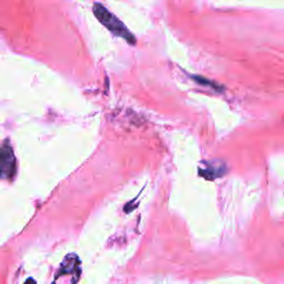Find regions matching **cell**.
Returning a JSON list of instances; mask_svg holds the SVG:
<instances>
[{
	"label": "cell",
	"mask_w": 284,
	"mask_h": 284,
	"mask_svg": "<svg viewBox=\"0 0 284 284\" xmlns=\"http://www.w3.org/2000/svg\"><path fill=\"white\" fill-rule=\"evenodd\" d=\"M191 77H192V79H194V81L199 83V85L211 87V88H213L214 90H218V91L222 90V88L219 85H216V83H214L213 81H210L208 79H205V78H203L201 76H191Z\"/></svg>",
	"instance_id": "5"
},
{
	"label": "cell",
	"mask_w": 284,
	"mask_h": 284,
	"mask_svg": "<svg viewBox=\"0 0 284 284\" xmlns=\"http://www.w3.org/2000/svg\"><path fill=\"white\" fill-rule=\"evenodd\" d=\"M16 158L8 143L0 146V179H11L16 175Z\"/></svg>",
	"instance_id": "2"
},
{
	"label": "cell",
	"mask_w": 284,
	"mask_h": 284,
	"mask_svg": "<svg viewBox=\"0 0 284 284\" xmlns=\"http://www.w3.org/2000/svg\"><path fill=\"white\" fill-rule=\"evenodd\" d=\"M225 172H226V165L222 162L207 163L205 168L199 169V174L207 180L218 179V178L223 177L225 175Z\"/></svg>",
	"instance_id": "4"
},
{
	"label": "cell",
	"mask_w": 284,
	"mask_h": 284,
	"mask_svg": "<svg viewBox=\"0 0 284 284\" xmlns=\"http://www.w3.org/2000/svg\"><path fill=\"white\" fill-rule=\"evenodd\" d=\"M81 273L80 269V260L78 259L76 254H70L65 259V261L61 264V268L58 272L57 277L55 280L59 279V277H65V276H74L75 282L79 280V276Z\"/></svg>",
	"instance_id": "3"
},
{
	"label": "cell",
	"mask_w": 284,
	"mask_h": 284,
	"mask_svg": "<svg viewBox=\"0 0 284 284\" xmlns=\"http://www.w3.org/2000/svg\"><path fill=\"white\" fill-rule=\"evenodd\" d=\"M93 14L97 17V19L101 22L107 29L112 32L113 35L125 39L128 43L136 44V37L132 35L131 31L128 29L124 22L117 18L113 14H111L101 4L97 3L93 5Z\"/></svg>",
	"instance_id": "1"
}]
</instances>
